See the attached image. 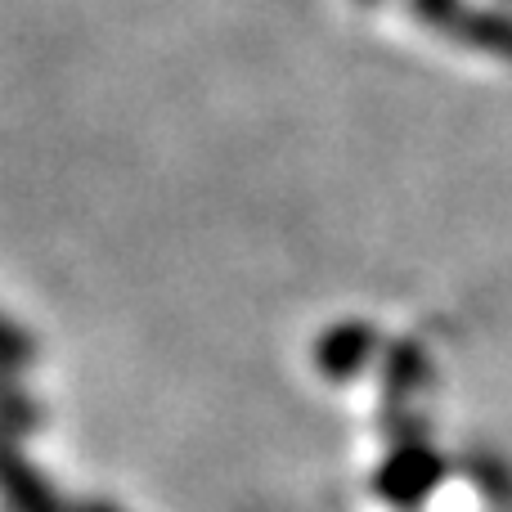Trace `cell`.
<instances>
[{
    "mask_svg": "<svg viewBox=\"0 0 512 512\" xmlns=\"http://www.w3.org/2000/svg\"><path fill=\"white\" fill-rule=\"evenodd\" d=\"M450 27L468 45H477V50L512 59V18L508 14H490V9H481V14H459Z\"/></svg>",
    "mask_w": 512,
    "mask_h": 512,
    "instance_id": "3957f363",
    "label": "cell"
},
{
    "mask_svg": "<svg viewBox=\"0 0 512 512\" xmlns=\"http://www.w3.org/2000/svg\"><path fill=\"white\" fill-rule=\"evenodd\" d=\"M373 351H378V333L373 328H364V324L328 328L324 342H319V369L328 378H355L369 364Z\"/></svg>",
    "mask_w": 512,
    "mask_h": 512,
    "instance_id": "7a4b0ae2",
    "label": "cell"
},
{
    "mask_svg": "<svg viewBox=\"0 0 512 512\" xmlns=\"http://www.w3.org/2000/svg\"><path fill=\"white\" fill-rule=\"evenodd\" d=\"M423 378H427V355L414 342H400L387 364V400L391 405H405V396H414Z\"/></svg>",
    "mask_w": 512,
    "mask_h": 512,
    "instance_id": "277c9868",
    "label": "cell"
},
{
    "mask_svg": "<svg viewBox=\"0 0 512 512\" xmlns=\"http://www.w3.org/2000/svg\"><path fill=\"white\" fill-rule=\"evenodd\" d=\"M436 481H441V459L427 445L414 441V445H400L378 468V495H387L391 504H418Z\"/></svg>",
    "mask_w": 512,
    "mask_h": 512,
    "instance_id": "6da1fadb",
    "label": "cell"
},
{
    "mask_svg": "<svg viewBox=\"0 0 512 512\" xmlns=\"http://www.w3.org/2000/svg\"><path fill=\"white\" fill-rule=\"evenodd\" d=\"M414 9L427 18V23H436V27H445V23H454V18H459V0H414Z\"/></svg>",
    "mask_w": 512,
    "mask_h": 512,
    "instance_id": "5b68a950",
    "label": "cell"
}]
</instances>
